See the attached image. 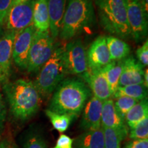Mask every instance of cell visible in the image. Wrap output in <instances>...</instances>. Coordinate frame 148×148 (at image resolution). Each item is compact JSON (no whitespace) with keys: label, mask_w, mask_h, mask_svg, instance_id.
<instances>
[{"label":"cell","mask_w":148,"mask_h":148,"mask_svg":"<svg viewBox=\"0 0 148 148\" xmlns=\"http://www.w3.org/2000/svg\"><path fill=\"white\" fill-rule=\"evenodd\" d=\"M91 96L88 85L78 77L64 79L57 86L49 101V110L77 117Z\"/></svg>","instance_id":"cell-1"},{"label":"cell","mask_w":148,"mask_h":148,"mask_svg":"<svg viewBox=\"0 0 148 148\" xmlns=\"http://www.w3.org/2000/svg\"><path fill=\"white\" fill-rule=\"evenodd\" d=\"M3 88L11 114L15 119L25 121L39 110L41 97L32 81L18 79L5 83Z\"/></svg>","instance_id":"cell-2"},{"label":"cell","mask_w":148,"mask_h":148,"mask_svg":"<svg viewBox=\"0 0 148 148\" xmlns=\"http://www.w3.org/2000/svg\"><path fill=\"white\" fill-rule=\"evenodd\" d=\"M95 22L92 0H69L62 17L59 36L63 40L73 39L90 31Z\"/></svg>","instance_id":"cell-3"},{"label":"cell","mask_w":148,"mask_h":148,"mask_svg":"<svg viewBox=\"0 0 148 148\" xmlns=\"http://www.w3.org/2000/svg\"><path fill=\"white\" fill-rule=\"evenodd\" d=\"M101 27L121 39L130 37L125 0H94Z\"/></svg>","instance_id":"cell-4"},{"label":"cell","mask_w":148,"mask_h":148,"mask_svg":"<svg viewBox=\"0 0 148 148\" xmlns=\"http://www.w3.org/2000/svg\"><path fill=\"white\" fill-rule=\"evenodd\" d=\"M63 47L56 43L51 57L40 68L34 84L40 97H48L66 75L62 61Z\"/></svg>","instance_id":"cell-5"},{"label":"cell","mask_w":148,"mask_h":148,"mask_svg":"<svg viewBox=\"0 0 148 148\" xmlns=\"http://www.w3.org/2000/svg\"><path fill=\"white\" fill-rule=\"evenodd\" d=\"M56 44L49 31H36L27 58V70L29 73L38 71L50 58Z\"/></svg>","instance_id":"cell-6"},{"label":"cell","mask_w":148,"mask_h":148,"mask_svg":"<svg viewBox=\"0 0 148 148\" xmlns=\"http://www.w3.org/2000/svg\"><path fill=\"white\" fill-rule=\"evenodd\" d=\"M62 61L66 74L80 75L87 71L86 51L80 38L71 39L63 47Z\"/></svg>","instance_id":"cell-7"},{"label":"cell","mask_w":148,"mask_h":148,"mask_svg":"<svg viewBox=\"0 0 148 148\" xmlns=\"http://www.w3.org/2000/svg\"><path fill=\"white\" fill-rule=\"evenodd\" d=\"M127 19L130 36L136 42L145 38L147 34V16L140 0H125Z\"/></svg>","instance_id":"cell-8"},{"label":"cell","mask_w":148,"mask_h":148,"mask_svg":"<svg viewBox=\"0 0 148 148\" xmlns=\"http://www.w3.org/2000/svg\"><path fill=\"white\" fill-rule=\"evenodd\" d=\"M34 0L12 5L4 21L7 31L18 32L32 25Z\"/></svg>","instance_id":"cell-9"},{"label":"cell","mask_w":148,"mask_h":148,"mask_svg":"<svg viewBox=\"0 0 148 148\" xmlns=\"http://www.w3.org/2000/svg\"><path fill=\"white\" fill-rule=\"evenodd\" d=\"M33 25L17 32L13 44L12 60L16 65L22 69H27V58L34 33Z\"/></svg>","instance_id":"cell-10"},{"label":"cell","mask_w":148,"mask_h":148,"mask_svg":"<svg viewBox=\"0 0 148 148\" xmlns=\"http://www.w3.org/2000/svg\"><path fill=\"white\" fill-rule=\"evenodd\" d=\"M17 32L6 31L0 38V83L8 82L11 73L12 49Z\"/></svg>","instance_id":"cell-11"},{"label":"cell","mask_w":148,"mask_h":148,"mask_svg":"<svg viewBox=\"0 0 148 148\" xmlns=\"http://www.w3.org/2000/svg\"><path fill=\"white\" fill-rule=\"evenodd\" d=\"M80 76L88 85L93 96L103 101L111 99L109 85L101 69H88Z\"/></svg>","instance_id":"cell-12"},{"label":"cell","mask_w":148,"mask_h":148,"mask_svg":"<svg viewBox=\"0 0 148 148\" xmlns=\"http://www.w3.org/2000/svg\"><path fill=\"white\" fill-rule=\"evenodd\" d=\"M88 69H101L111 62L106 36L101 35L94 40L86 52Z\"/></svg>","instance_id":"cell-13"},{"label":"cell","mask_w":148,"mask_h":148,"mask_svg":"<svg viewBox=\"0 0 148 148\" xmlns=\"http://www.w3.org/2000/svg\"><path fill=\"white\" fill-rule=\"evenodd\" d=\"M103 101L92 95L85 105L79 126L85 131L97 130L101 127V116Z\"/></svg>","instance_id":"cell-14"},{"label":"cell","mask_w":148,"mask_h":148,"mask_svg":"<svg viewBox=\"0 0 148 148\" xmlns=\"http://www.w3.org/2000/svg\"><path fill=\"white\" fill-rule=\"evenodd\" d=\"M101 127L114 129L122 135L123 138L128 136L129 128L124 119L119 115L115 109L114 101L108 99L103 101L101 116Z\"/></svg>","instance_id":"cell-15"},{"label":"cell","mask_w":148,"mask_h":148,"mask_svg":"<svg viewBox=\"0 0 148 148\" xmlns=\"http://www.w3.org/2000/svg\"><path fill=\"white\" fill-rule=\"evenodd\" d=\"M143 68L132 56H128L123 59L119 86L143 84Z\"/></svg>","instance_id":"cell-16"},{"label":"cell","mask_w":148,"mask_h":148,"mask_svg":"<svg viewBox=\"0 0 148 148\" xmlns=\"http://www.w3.org/2000/svg\"><path fill=\"white\" fill-rule=\"evenodd\" d=\"M49 16V32L53 39L59 36L67 0H46Z\"/></svg>","instance_id":"cell-17"},{"label":"cell","mask_w":148,"mask_h":148,"mask_svg":"<svg viewBox=\"0 0 148 148\" xmlns=\"http://www.w3.org/2000/svg\"><path fill=\"white\" fill-rule=\"evenodd\" d=\"M73 148H104L103 128L85 131L73 139Z\"/></svg>","instance_id":"cell-18"},{"label":"cell","mask_w":148,"mask_h":148,"mask_svg":"<svg viewBox=\"0 0 148 148\" xmlns=\"http://www.w3.org/2000/svg\"><path fill=\"white\" fill-rule=\"evenodd\" d=\"M32 25L37 32L49 31V16L46 0H34Z\"/></svg>","instance_id":"cell-19"},{"label":"cell","mask_w":148,"mask_h":148,"mask_svg":"<svg viewBox=\"0 0 148 148\" xmlns=\"http://www.w3.org/2000/svg\"><path fill=\"white\" fill-rule=\"evenodd\" d=\"M106 39L111 60H122L130 53V46L121 38L110 36L106 37Z\"/></svg>","instance_id":"cell-20"},{"label":"cell","mask_w":148,"mask_h":148,"mask_svg":"<svg viewBox=\"0 0 148 148\" xmlns=\"http://www.w3.org/2000/svg\"><path fill=\"white\" fill-rule=\"evenodd\" d=\"M122 67H123V60L119 61L112 60L110 63L101 68L109 85L112 97L115 94L116 90L119 87V82L122 71Z\"/></svg>","instance_id":"cell-21"},{"label":"cell","mask_w":148,"mask_h":148,"mask_svg":"<svg viewBox=\"0 0 148 148\" xmlns=\"http://www.w3.org/2000/svg\"><path fill=\"white\" fill-rule=\"evenodd\" d=\"M148 117L147 98L138 101L130 110L124 117V121L128 128H132L145 118Z\"/></svg>","instance_id":"cell-22"},{"label":"cell","mask_w":148,"mask_h":148,"mask_svg":"<svg viewBox=\"0 0 148 148\" xmlns=\"http://www.w3.org/2000/svg\"><path fill=\"white\" fill-rule=\"evenodd\" d=\"M46 116L49 118L53 128L63 134L69 128L70 125L76 116L68 114H59L47 109L45 111Z\"/></svg>","instance_id":"cell-23"},{"label":"cell","mask_w":148,"mask_h":148,"mask_svg":"<svg viewBox=\"0 0 148 148\" xmlns=\"http://www.w3.org/2000/svg\"><path fill=\"white\" fill-rule=\"evenodd\" d=\"M125 96L140 101L147 98V88L143 84H133L125 86H119L112 97Z\"/></svg>","instance_id":"cell-24"},{"label":"cell","mask_w":148,"mask_h":148,"mask_svg":"<svg viewBox=\"0 0 148 148\" xmlns=\"http://www.w3.org/2000/svg\"><path fill=\"white\" fill-rule=\"evenodd\" d=\"M104 135V148H121L122 135L114 129L102 127Z\"/></svg>","instance_id":"cell-25"},{"label":"cell","mask_w":148,"mask_h":148,"mask_svg":"<svg viewBox=\"0 0 148 148\" xmlns=\"http://www.w3.org/2000/svg\"><path fill=\"white\" fill-rule=\"evenodd\" d=\"M115 101H114V107L120 116L124 119V117L127 112L138 102V100L133 98L121 96L114 98Z\"/></svg>","instance_id":"cell-26"},{"label":"cell","mask_w":148,"mask_h":148,"mask_svg":"<svg viewBox=\"0 0 148 148\" xmlns=\"http://www.w3.org/2000/svg\"><path fill=\"white\" fill-rule=\"evenodd\" d=\"M128 136L130 139H148V117L130 128Z\"/></svg>","instance_id":"cell-27"},{"label":"cell","mask_w":148,"mask_h":148,"mask_svg":"<svg viewBox=\"0 0 148 148\" xmlns=\"http://www.w3.org/2000/svg\"><path fill=\"white\" fill-rule=\"evenodd\" d=\"M23 148H47V144L41 134L34 132L26 138Z\"/></svg>","instance_id":"cell-28"},{"label":"cell","mask_w":148,"mask_h":148,"mask_svg":"<svg viewBox=\"0 0 148 148\" xmlns=\"http://www.w3.org/2000/svg\"><path fill=\"white\" fill-rule=\"evenodd\" d=\"M137 60L143 67L148 64V41L146 39L145 42L137 49L136 51Z\"/></svg>","instance_id":"cell-29"},{"label":"cell","mask_w":148,"mask_h":148,"mask_svg":"<svg viewBox=\"0 0 148 148\" xmlns=\"http://www.w3.org/2000/svg\"><path fill=\"white\" fill-rule=\"evenodd\" d=\"M52 148H73V139L68 135L60 134Z\"/></svg>","instance_id":"cell-30"},{"label":"cell","mask_w":148,"mask_h":148,"mask_svg":"<svg viewBox=\"0 0 148 148\" xmlns=\"http://www.w3.org/2000/svg\"><path fill=\"white\" fill-rule=\"evenodd\" d=\"M13 4V0H0V24H2Z\"/></svg>","instance_id":"cell-31"},{"label":"cell","mask_w":148,"mask_h":148,"mask_svg":"<svg viewBox=\"0 0 148 148\" xmlns=\"http://www.w3.org/2000/svg\"><path fill=\"white\" fill-rule=\"evenodd\" d=\"M5 118H6V107L2 95L0 93V136H1L4 130Z\"/></svg>","instance_id":"cell-32"},{"label":"cell","mask_w":148,"mask_h":148,"mask_svg":"<svg viewBox=\"0 0 148 148\" xmlns=\"http://www.w3.org/2000/svg\"><path fill=\"white\" fill-rule=\"evenodd\" d=\"M123 148H148V139H131Z\"/></svg>","instance_id":"cell-33"},{"label":"cell","mask_w":148,"mask_h":148,"mask_svg":"<svg viewBox=\"0 0 148 148\" xmlns=\"http://www.w3.org/2000/svg\"><path fill=\"white\" fill-rule=\"evenodd\" d=\"M0 148H17L13 141L8 139V138H5L0 142Z\"/></svg>","instance_id":"cell-34"},{"label":"cell","mask_w":148,"mask_h":148,"mask_svg":"<svg viewBox=\"0 0 148 148\" xmlns=\"http://www.w3.org/2000/svg\"><path fill=\"white\" fill-rule=\"evenodd\" d=\"M143 85L146 88L148 87V69H145V70H144Z\"/></svg>","instance_id":"cell-35"},{"label":"cell","mask_w":148,"mask_h":148,"mask_svg":"<svg viewBox=\"0 0 148 148\" xmlns=\"http://www.w3.org/2000/svg\"><path fill=\"white\" fill-rule=\"evenodd\" d=\"M142 7L146 14H148V0H140Z\"/></svg>","instance_id":"cell-36"},{"label":"cell","mask_w":148,"mask_h":148,"mask_svg":"<svg viewBox=\"0 0 148 148\" xmlns=\"http://www.w3.org/2000/svg\"><path fill=\"white\" fill-rule=\"evenodd\" d=\"M27 1V0H13V4H16V3H19L22 2H25V1Z\"/></svg>","instance_id":"cell-37"},{"label":"cell","mask_w":148,"mask_h":148,"mask_svg":"<svg viewBox=\"0 0 148 148\" xmlns=\"http://www.w3.org/2000/svg\"><path fill=\"white\" fill-rule=\"evenodd\" d=\"M2 36V30H1V27L0 26V38Z\"/></svg>","instance_id":"cell-38"}]
</instances>
